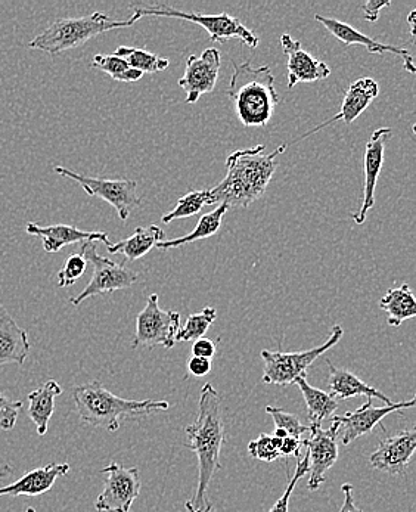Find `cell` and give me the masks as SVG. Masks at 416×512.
Instances as JSON below:
<instances>
[{
  "instance_id": "cell-1",
  "label": "cell",
  "mask_w": 416,
  "mask_h": 512,
  "mask_svg": "<svg viewBox=\"0 0 416 512\" xmlns=\"http://www.w3.org/2000/svg\"><path fill=\"white\" fill-rule=\"evenodd\" d=\"M188 448L198 458V483L195 495L185 504L188 512H211L208 487L217 471L222 470L220 452L226 443L225 424L220 411V397L210 383L204 384L194 424L185 428Z\"/></svg>"
},
{
  "instance_id": "cell-2",
  "label": "cell",
  "mask_w": 416,
  "mask_h": 512,
  "mask_svg": "<svg viewBox=\"0 0 416 512\" xmlns=\"http://www.w3.org/2000/svg\"><path fill=\"white\" fill-rule=\"evenodd\" d=\"M284 144L265 154L266 145H257L250 150L235 151L226 158L225 179L207 189L206 206H226L228 209H247L254 201L263 197L276 169L279 154L287 150Z\"/></svg>"
},
{
  "instance_id": "cell-3",
  "label": "cell",
  "mask_w": 416,
  "mask_h": 512,
  "mask_svg": "<svg viewBox=\"0 0 416 512\" xmlns=\"http://www.w3.org/2000/svg\"><path fill=\"white\" fill-rule=\"evenodd\" d=\"M74 405L80 420L93 427L116 433L121 422L136 417H148L158 411L170 408L166 400L121 399L105 389L99 381L74 387Z\"/></svg>"
},
{
  "instance_id": "cell-4",
  "label": "cell",
  "mask_w": 416,
  "mask_h": 512,
  "mask_svg": "<svg viewBox=\"0 0 416 512\" xmlns=\"http://www.w3.org/2000/svg\"><path fill=\"white\" fill-rule=\"evenodd\" d=\"M228 96L234 101L235 113L245 127H265L279 104L275 77L268 65L253 67L250 62L234 65Z\"/></svg>"
},
{
  "instance_id": "cell-5",
  "label": "cell",
  "mask_w": 416,
  "mask_h": 512,
  "mask_svg": "<svg viewBox=\"0 0 416 512\" xmlns=\"http://www.w3.org/2000/svg\"><path fill=\"white\" fill-rule=\"evenodd\" d=\"M139 20H141V15L136 12H133L129 20L124 21L111 20L102 12H93V14L80 18H61V20L54 21L39 36L34 37L29 43V48L58 55L68 49L85 45L99 34L132 27Z\"/></svg>"
},
{
  "instance_id": "cell-6",
  "label": "cell",
  "mask_w": 416,
  "mask_h": 512,
  "mask_svg": "<svg viewBox=\"0 0 416 512\" xmlns=\"http://www.w3.org/2000/svg\"><path fill=\"white\" fill-rule=\"evenodd\" d=\"M132 11L142 17L178 18V20L192 21L207 31L211 42L225 43L226 40L239 39L248 48L256 49L260 40L257 34L241 23L237 17L228 12L219 15H203L198 12H185L164 3H151V5H133Z\"/></svg>"
},
{
  "instance_id": "cell-7",
  "label": "cell",
  "mask_w": 416,
  "mask_h": 512,
  "mask_svg": "<svg viewBox=\"0 0 416 512\" xmlns=\"http://www.w3.org/2000/svg\"><path fill=\"white\" fill-rule=\"evenodd\" d=\"M343 335V327L334 325L328 340L322 346L315 347V349L294 353L262 350L260 355H262L263 362H265L263 383L276 384V386H290V384L296 383L297 378L306 375L309 366H312L324 353L332 349Z\"/></svg>"
},
{
  "instance_id": "cell-8",
  "label": "cell",
  "mask_w": 416,
  "mask_h": 512,
  "mask_svg": "<svg viewBox=\"0 0 416 512\" xmlns=\"http://www.w3.org/2000/svg\"><path fill=\"white\" fill-rule=\"evenodd\" d=\"M80 254L85 257L86 262L92 265L93 275L85 290L70 300L73 306H80L85 300L99 296V294H111L114 291L126 290L139 281L138 273L101 256L96 250L95 242H83Z\"/></svg>"
},
{
  "instance_id": "cell-9",
  "label": "cell",
  "mask_w": 416,
  "mask_h": 512,
  "mask_svg": "<svg viewBox=\"0 0 416 512\" xmlns=\"http://www.w3.org/2000/svg\"><path fill=\"white\" fill-rule=\"evenodd\" d=\"M180 330V313L163 310L158 304L157 294L148 297L147 306L136 318V334L133 349L136 347L163 346L172 349Z\"/></svg>"
},
{
  "instance_id": "cell-10",
  "label": "cell",
  "mask_w": 416,
  "mask_h": 512,
  "mask_svg": "<svg viewBox=\"0 0 416 512\" xmlns=\"http://www.w3.org/2000/svg\"><path fill=\"white\" fill-rule=\"evenodd\" d=\"M54 170L62 178H68L79 183L90 197H98L107 201L108 204H111L116 209L121 220L129 219L133 210L138 209L142 204V198L136 192L138 183L130 181V179L111 181V179L88 178V176L71 172V170L65 169L62 166H57Z\"/></svg>"
},
{
  "instance_id": "cell-11",
  "label": "cell",
  "mask_w": 416,
  "mask_h": 512,
  "mask_svg": "<svg viewBox=\"0 0 416 512\" xmlns=\"http://www.w3.org/2000/svg\"><path fill=\"white\" fill-rule=\"evenodd\" d=\"M105 479L104 490L95 502L98 512H130L133 502L141 493V477L138 468H124L117 462H111L102 468Z\"/></svg>"
},
{
  "instance_id": "cell-12",
  "label": "cell",
  "mask_w": 416,
  "mask_h": 512,
  "mask_svg": "<svg viewBox=\"0 0 416 512\" xmlns=\"http://www.w3.org/2000/svg\"><path fill=\"white\" fill-rule=\"evenodd\" d=\"M310 428V427H309ZM310 437L301 442V445L307 449L309 455V473L310 492L318 490L325 483L327 471L338 459V434H340V424L332 421L328 430H322L321 427L310 428Z\"/></svg>"
},
{
  "instance_id": "cell-13",
  "label": "cell",
  "mask_w": 416,
  "mask_h": 512,
  "mask_svg": "<svg viewBox=\"0 0 416 512\" xmlns=\"http://www.w3.org/2000/svg\"><path fill=\"white\" fill-rule=\"evenodd\" d=\"M220 71V52L216 48H208L200 57L189 55L186 60L185 74L179 79V86L186 93V104L192 105L214 91Z\"/></svg>"
},
{
  "instance_id": "cell-14",
  "label": "cell",
  "mask_w": 416,
  "mask_h": 512,
  "mask_svg": "<svg viewBox=\"0 0 416 512\" xmlns=\"http://www.w3.org/2000/svg\"><path fill=\"white\" fill-rule=\"evenodd\" d=\"M414 406V397L411 400H406V402L393 403V405L383 406V408H375L372 405V400L368 399V402L363 403L356 411L347 412L344 415H334L332 421L337 422V424H340V428H343L341 445L347 446L365 436V434L371 433L387 415L403 411V409H412Z\"/></svg>"
},
{
  "instance_id": "cell-15",
  "label": "cell",
  "mask_w": 416,
  "mask_h": 512,
  "mask_svg": "<svg viewBox=\"0 0 416 512\" xmlns=\"http://www.w3.org/2000/svg\"><path fill=\"white\" fill-rule=\"evenodd\" d=\"M393 135L391 127L377 129L369 138L365 148V186H363L362 207L357 213L353 214V220L357 225H363L369 211L375 206V189H377L378 176L383 169L384 155H386V145L390 136Z\"/></svg>"
},
{
  "instance_id": "cell-16",
  "label": "cell",
  "mask_w": 416,
  "mask_h": 512,
  "mask_svg": "<svg viewBox=\"0 0 416 512\" xmlns=\"http://www.w3.org/2000/svg\"><path fill=\"white\" fill-rule=\"evenodd\" d=\"M416 451V430L414 427L400 431L396 436L381 440L377 451L369 456V462L375 470L384 471L391 476L405 474Z\"/></svg>"
},
{
  "instance_id": "cell-17",
  "label": "cell",
  "mask_w": 416,
  "mask_h": 512,
  "mask_svg": "<svg viewBox=\"0 0 416 512\" xmlns=\"http://www.w3.org/2000/svg\"><path fill=\"white\" fill-rule=\"evenodd\" d=\"M281 46L288 58V88L293 89L298 83H315L328 79L331 68L324 61L304 51L301 43L290 34H282Z\"/></svg>"
},
{
  "instance_id": "cell-18",
  "label": "cell",
  "mask_w": 416,
  "mask_h": 512,
  "mask_svg": "<svg viewBox=\"0 0 416 512\" xmlns=\"http://www.w3.org/2000/svg\"><path fill=\"white\" fill-rule=\"evenodd\" d=\"M315 20L321 23L335 37L346 45V48H350L353 45L363 46L369 54L383 55L386 52L397 55L402 58L405 70L408 73L415 74L414 57L411 52L405 48H399V46L386 45V43L377 42V40L371 39L369 36L360 33L356 29H353L350 24L343 23V21L335 20V18L322 17V15H315Z\"/></svg>"
},
{
  "instance_id": "cell-19",
  "label": "cell",
  "mask_w": 416,
  "mask_h": 512,
  "mask_svg": "<svg viewBox=\"0 0 416 512\" xmlns=\"http://www.w3.org/2000/svg\"><path fill=\"white\" fill-rule=\"evenodd\" d=\"M26 232L33 237L40 238L43 244V250L46 253H58L67 245L77 244V242H104L110 247L111 242L108 240V234L105 232H89L82 231L71 225H48L42 226L39 223H27Z\"/></svg>"
},
{
  "instance_id": "cell-20",
  "label": "cell",
  "mask_w": 416,
  "mask_h": 512,
  "mask_svg": "<svg viewBox=\"0 0 416 512\" xmlns=\"http://www.w3.org/2000/svg\"><path fill=\"white\" fill-rule=\"evenodd\" d=\"M378 95H380V86H378V83L375 82L374 79H371V77H363V79L356 80V82L350 85L346 95H344L340 113L334 116V119L325 121L324 124L316 127L312 132L301 136L298 141L306 139L307 136L313 135V133L318 132L322 127L329 126V124L334 123V121H344L346 124L353 123L357 117L362 116L363 111L371 105V102L374 101Z\"/></svg>"
},
{
  "instance_id": "cell-21",
  "label": "cell",
  "mask_w": 416,
  "mask_h": 512,
  "mask_svg": "<svg viewBox=\"0 0 416 512\" xmlns=\"http://www.w3.org/2000/svg\"><path fill=\"white\" fill-rule=\"evenodd\" d=\"M70 470V464H57V462H52L46 467L36 468L18 479L17 482L0 487V498L2 496L17 498V496L43 495L54 487L60 477L67 476Z\"/></svg>"
},
{
  "instance_id": "cell-22",
  "label": "cell",
  "mask_w": 416,
  "mask_h": 512,
  "mask_svg": "<svg viewBox=\"0 0 416 512\" xmlns=\"http://www.w3.org/2000/svg\"><path fill=\"white\" fill-rule=\"evenodd\" d=\"M30 349L27 331L21 328L11 313L0 304V366L8 363L23 366Z\"/></svg>"
},
{
  "instance_id": "cell-23",
  "label": "cell",
  "mask_w": 416,
  "mask_h": 512,
  "mask_svg": "<svg viewBox=\"0 0 416 512\" xmlns=\"http://www.w3.org/2000/svg\"><path fill=\"white\" fill-rule=\"evenodd\" d=\"M329 366V390L331 396L337 400H349L356 396H366L368 399H380L386 403L387 406L393 405L390 397L363 383L359 377H356L352 372L346 369H338L337 366L328 362Z\"/></svg>"
},
{
  "instance_id": "cell-24",
  "label": "cell",
  "mask_w": 416,
  "mask_h": 512,
  "mask_svg": "<svg viewBox=\"0 0 416 512\" xmlns=\"http://www.w3.org/2000/svg\"><path fill=\"white\" fill-rule=\"evenodd\" d=\"M62 394V387L55 380L46 381L27 396L29 417L40 437L48 433L49 421L55 412V399Z\"/></svg>"
},
{
  "instance_id": "cell-25",
  "label": "cell",
  "mask_w": 416,
  "mask_h": 512,
  "mask_svg": "<svg viewBox=\"0 0 416 512\" xmlns=\"http://www.w3.org/2000/svg\"><path fill=\"white\" fill-rule=\"evenodd\" d=\"M164 241V231L157 225L139 226L129 238L107 247L110 254H123L129 262L141 259L158 242Z\"/></svg>"
},
{
  "instance_id": "cell-26",
  "label": "cell",
  "mask_w": 416,
  "mask_h": 512,
  "mask_svg": "<svg viewBox=\"0 0 416 512\" xmlns=\"http://www.w3.org/2000/svg\"><path fill=\"white\" fill-rule=\"evenodd\" d=\"M307 375L298 377L296 383L301 394H303L304 402L307 406V418L310 421V428L321 427L322 422L332 417L338 408V400L334 399L329 393L315 389L307 383Z\"/></svg>"
},
{
  "instance_id": "cell-27",
  "label": "cell",
  "mask_w": 416,
  "mask_h": 512,
  "mask_svg": "<svg viewBox=\"0 0 416 512\" xmlns=\"http://www.w3.org/2000/svg\"><path fill=\"white\" fill-rule=\"evenodd\" d=\"M380 307L387 313L390 327H400L403 322L416 316V300L408 284L388 290L381 299Z\"/></svg>"
},
{
  "instance_id": "cell-28",
  "label": "cell",
  "mask_w": 416,
  "mask_h": 512,
  "mask_svg": "<svg viewBox=\"0 0 416 512\" xmlns=\"http://www.w3.org/2000/svg\"><path fill=\"white\" fill-rule=\"evenodd\" d=\"M228 210L226 206H217L216 210L200 217L197 226H195L191 234L176 238V240L158 242L157 248H160V250H170V248H179L182 245L191 244V242L207 240V238L213 237V235L219 232L223 216L228 213Z\"/></svg>"
},
{
  "instance_id": "cell-29",
  "label": "cell",
  "mask_w": 416,
  "mask_h": 512,
  "mask_svg": "<svg viewBox=\"0 0 416 512\" xmlns=\"http://www.w3.org/2000/svg\"><path fill=\"white\" fill-rule=\"evenodd\" d=\"M113 55L121 58L132 67L133 70L141 71L142 74L160 73L166 70L170 65L169 58L158 57L144 49L129 48V46H120Z\"/></svg>"
},
{
  "instance_id": "cell-30",
  "label": "cell",
  "mask_w": 416,
  "mask_h": 512,
  "mask_svg": "<svg viewBox=\"0 0 416 512\" xmlns=\"http://www.w3.org/2000/svg\"><path fill=\"white\" fill-rule=\"evenodd\" d=\"M92 67L104 71L111 79L121 83H135L144 76L141 71L133 70L126 61L116 55H95Z\"/></svg>"
},
{
  "instance_id": "cell-31",
  "label": "cell",
  "mask_w": 416,
  "mask_h": 512,
  "mask_svg": "<svg viewBox=\"0 0 416 512\" xmlns=\"http://www.w3.org/2000/svg\"><path fill=\"white\" fill-rule=\"evenodd\" d=\"M217 312L214 307H206L203 312L191 315L186 321L185 327L180 328L176 335V343H186V341H197L203 338L208 328L216 321Z\"/></svg>"
},
{
  "instance_id": "cell-32",
  "label": "cell",
  "mask_w": 416,
  "mask_h": 512,
  "mask_svg": "<svg viewBox=\"0 0 416 512\" xmlns=\"http://www.w3.org/2000/svg\"><path fill=\"white\" fill-rule=\"evenodd\" d=\"M206 203L207 189H203V191L188 192V194L179 198L178 206L175 207V210L169 211V213L164 214V216L161 217V222H163L164 225H169L173 220L186 219V217L195 216V214H198L203 210Z\"/></svg>"
},
{
  "instance_id": "cell-33",
  "label": "cell",
  "mask_w": 416,
  "mask_h": 512,
  "mask_svg": "<svg viewBox=\"0 0 416 512\" xmlns=\"http://www.w3.org/2000/svg\"><path fill=\"white\" fill-rule=\"evenodd\" d=\"M266 412H268L270 417L273 418V421H275L276 428H281L288 436L294 437V439L300 440L303 434L309 433L310 431L307 425L301 424L297 417H294L290 412L284 411V409L268 406Z\"/></svg>"
},
{
  "instance_id": "cell-34",
  "label": "cell",
  "mask_w": 416,
  "mask_h": 512,
  "mask_svg": "<svg viewBox=\"0 0 416 512\" xmlns=\"http://www.w3.org/2000/svg\"><path fill=\"white\" fill-rule=\"evenodd\" d=\"M88 269V262L82 254H71L58 272V287L67 288L76 284Z\"/></svg>"
},
{
  "instance_id": "cell-35",
  "label": "cell",
  "mask_w": 416,
  "mask_h": 512,
  "mask_svg": "<svg viewBox=\"0 0 416 512\" xmlns=\"http://www.w3.org/2000/svg\"><path fill=\"white\" fill-rule=\"evenodd\" d=\"M307 473H309V455L306 453V455L298 461L296 473L291 477L290 483L287 484L284 495L276 501V504L270 508L269 512H288V510H290L291 495H293L298 482H300Z\"/></svg>"
},
{
  "instance_id": "cell-36",
  "label": "cell",
  "mask_w": 416,
  "mask_h": 512,
  "mask_svg": "<svg viewBox=\"0 0 416 512\" xmlns=\"http://www.w3.org/2000/svg\"><path fill=\"white\" fill-rule=\"evenodd\" d=\"M248 453L253 456L254 459H259L263 462H273L281 456L278 448L273 442V436L270 434H260L259 439L253 440L248 445Z\"/></svg>"
},
{
  "instance_id": "cell-37",
  "label": "cell",
  "mask_w": 416,
  "mask_h": 512,
  "mask_svg": "<svg viewBox=\"0 0 416 512\" xmlns=\"http://www.w3.org/2000/svg\"><path fill=\"white\" fill-rule=\"evenodd\" d=\"M21 409H23L21 400H11L5 394L0 393V430H14Z\"/></svg>"
},
{
  "instance_id": "cell-38",
  "label": "cell",
  "mask_w": 416,
  "mask_h": 512,
  "mask_svg": "<svg viewBox=\"0 0 416 512\" xmlns=\"http://www.w3.org/2000/svg\"><path fill=\"white\" fill-rule=\"evenodd\" d=\"M388 6H391L390 0H368L362 5L363 18L369 23H377L380 12Z\"/></svg>"
},
{
  "instance_id": "cell-39",
  "label": "cell",
  "mask_w": 416,
  "mask_h": 512,
  "mask_svg": "<svg viewBox=\"0 0 416 512\" xmlns=\"http://www.w3.org/2000/svg\"><path fill=\"white\" fill-rule=\"evenodd\" d=\"M192 355L197 356V358L210 359L211 361V358H214V355H216V343L208 340V338H200L192 346Z\"/></svg>"
},
{
  "instance_id": "cell-40",
  "label": "cell",
  "mask_w": 416,
  "mask_h": 512,
  "mask_svg": "<svg viewBox=\"0 0 416 512\" xmlns=\"http://www.w3.org/2000/svg\"><path fill=\"white\" fill-rule=\"evenodd\" d=\"M211 371V361L210 359L197 358V356H192L188 362V372L194 377H206L208 372Z\"/></svg>"
},
{
  "instance_id": "cell-41",
  "label": "cell",
  "mask_w": 416,
  "mask_h": 512,
  "mask_svg": "<svg viewBox=\"0 0 416 512\" xmlns=\"http://www.w3.org/2000/svg\"><path fill=\"white\" fill-rule=\"evenodd\" d=\"M341 490L344 493V502L343 507L340 508L338 512H363L357 507L355 498H353V486L350 483H344L341 486Z\"/></svg>"
},
{
  "instance_id": "cell-42",
  "label": "cell",
  "mask_w": 416,
  "mask_h": 512,
  "mask_svg": "<svg viewBox=\"0 0 416 512\" xmlns=\"http://www.w3.org/2000/svg\"><path fill=\"white\" fill-rule=\"evenodd\" d=\"M301 449V440L294 439V437H285L282 439L281 448H279V453L281 456H300Z\"/></svg>"
},
{
  "instance_id": "cell-43",
  "label": "cell",
  "mask_w": 416,
  "mask_h": 512,
  "mask_svg": "<svg viewBox=\"0 0 416 512\" xmlns=\"http://www.w3.org/2000/svg\"><path fill=\"white\" fill-rule=\"evenodd\" d=\"M416 11H412L411 14L408 15V24L409 29H411V37L412 40H415V26H416Z\"/></svg>"
},
{
  "instance_id": "cell-44",
  "label": "cell",
  "mask_w": 416,
  "mask_h": 512,
  "mask_svg": "<svg viewBox=\"0 0 416 512\" xmlns=\"http://www.w3.org/2000/svg\"><path fill=\"white\" fill-rule=\"evenodd\" d=\"M11 474H12L11 465H3V467L0 468V480L6 479V477L11 476Z\"/></svg>"
},
{
  "instance_id": "cell-45",
  "label": "cell",
  "mask_w": 416,
  "mask_h": 512,
  "mask_svg": "<svg viewBox=\"0 0 416 512\" xmlns=\"http://www.w3.org/2000/svg\"><path fill=\"white\" fill-rule=\"evenodd\" d=\"M26 512H36V510H34V508H27Z\"/></svg>"
}]
</instances>
